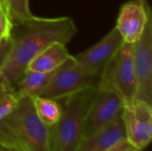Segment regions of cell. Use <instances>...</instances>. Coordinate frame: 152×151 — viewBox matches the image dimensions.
<instances>
[{
  "label": "cell",
  "instance_id": "cell-19",
  "mask_svg": "<svg viewBox=\"0 0 152 151\" xmlns=\"http://www.w3.org/2000/svg\"><path fill=\"white\" fill-rule=\"evenodd\" d=\"M105 151H141L136 149L131 142H129L126 138H122L110 146Z\"/></svg>",
  "mask_w": 152,
  "mask_h": 151
},
{
  "label": "cell",
  "instance_id": "cell-11",
  "mask_svg": "<svg viewBox=\"0 0 152 151\" xmlns=\"http://www.w3.org/2000/svg\"><path fill=\"white\" fill-rule=\"evenodd\" d=\"M122 138H126V133L121 115L103 129L83 138L76 151H105Z\"/></svg>",
  "mask_w": 152,
  "mask_h": 151
},
{
  "label": "cell",
  "instance_id": "cell-21",
  "mask_svg": "<svg viewBox=\"0 0 152 151\" xmlns=\"http://www.w3.org/2000/svg\"><path fill=\"white\" fill-rule=\"evenodd\" d=\"M0 6L7 14V0H0Z\"/></svg>",
  "mask_w": 152,
  "mask_h": 151
},
{
  "label": "cell",
  "instance_id": "cell-16",
  "mask_svg": "<svg viewBox=\"0 0 152 151\" xmlns=\"http://www.w3.org/2000/svg\"><path fill=\"white\" fill-rule=\"evenodd\" d=\"M19 99L7 83L0 84V123L14 109Z\"/></svg>",
  "mask_w": 152,
  "mask_h": 151
},
{
  "label": "cell",
  "instance_id": "cell-2",
  "mask_svg": "<svg viewBox=\"0 0 152 151\" xmlns=\"http://www.w3.org/2000/svg\"><path fill=\"white\" fill-rule=\"evenodd\" d=\"M98 86H91L62 100L61 115L51 127V151H76L83 139L85 120Z\"/></svg>",
  "mask_w": 152,
  "mask_h": 151
},
{
  "label": "cell",
  "instance_id": "cell-3",
  "mask_svg": "<svg viewBox=\"0 0 152 151\" xmlns=\"http://www.w3.org/2000/svg\"><path fill=\"white\" fill-rule=\"evenodd\" d=\"M0 124L28 151H51V127L38 117L31 97L19 99Z\"/></svg>",
  "mask_w": 152,
  "mask_h": 151
},
{
  "label": "cell",
  "instance_id": "cell-22",
  "mask_svg": "<svg viewBox=\"0 0 152 151\" xmlns=\"http://www.w3.org/2000/svg\"><path fill=\"white\" fill-rule=\"evenodd\" d=\"M4 37H5V36H3L2 34H0V42L4 39Z\"/></svg>",
  "mask_w": 152,
  "mask_h": 151
},
{
  "label": "cell",
  "instance_id": "cell-7",
  "mask_svg": "<svg viewBox=\"0 0 152 151\" xmlns=\"http://www.w3.org/2000/svg\"><path fill=\"white\" fill-rule=\"evenodd\" d=\"M122 119L126 139L139 150L148 147L152 139V105L135 100L124 107Z\"/></svg>",
  "mask_w": 152,
  "mask_h": 151
},
{
  "label": "cell",
  "instance_id": "cell-13",
  "mask_svg": "<svg viewBox=\"0 0 152 151\" xmlns=\"http://www.w3.org/2000/svg\"><path fill=\"white\" fill-rule=\"evenodd\" d=\"M53 72L44 73L27 69L14 86V93L18 99L26 96H37L47 85Z\"/></svg>",
  "mask_w": 152,
  "mask_h": 151
},
{
  "label": "cell",
  "instance_id": "cell-6",
  "mask_svg": "<svg viewBox=\"0 0 152 151\" xmlns=\"http://www.w3.org/2000/svg\"><path fill=\"white\" fill-rule=\"evenodd\" d=\"M124 107L116 93L98 88L86 117L83 138L94 134L116 120L122 115Z\"/></svg>",
  "mask_w": 152,
  "mask_h": 151
},
{
  "label": "cell",
  "instance_id": "cell-14",
  "mask_svg": "<svg viewBox=\"0 0 152 151\" xmlns=\"http://www.w3.org/2000/svg\"><path fill=\"white\" fill-rule=\"evenodd\" d=\"M35 110L41 121L49 127L53 126L61 115V105L56 100L41 96L31 97Z\"/></svg>",
  "mask_w": 152,
  "mask_h": 151
},
{
  "label": "cell",
  "instance_id": "cell-15",
  "mask_svg": "<svg viewBox=\"0 0 152 151\" xmlns=\"http://www.w3.org/2000/svg\"><path fill=\"white\" fill-rule=\"evenodd\" d=\"M7 16L12 25L31 19L28 0H7Z\"/></svg>",
  "mask_w": 152,
  "mask_h": 151
},
{
  "label": "cell",
  "instance_id": "cell-4",
  "mask_svg": "<svg viewBox=\"0 0 152 151\" xmlns=\"http://www.w3.org/2000/svg\"><path fill=\"white\" fill-rule=\"evenodd\" d=\"M99 89L116 93L125 106L136 100L137 77L134 62V44L124 43L102 69Z\"/></svg>",
  "mask_w": 152,
  "mask_h": 151
},
{
  "label": "cell",
  "instance_id": "cell-17",
  "mask_svg": "<svg viewBox=\"0 0 152 151\" xmlns=\"http://www.w3.org/2000/svg\"><path fill=\"white\" fill-rule=\"evenodd\" d=\"M0 151H28L0 124Z\"/></svg>",
  "mask_w": 152,
  "mask_h": 151
},
{
  "label": "cell",
  "instance_id": "cell-18",
  "mask_svg": "<svg viewBox=\"0 0 152 151\" xmlns=\"http://www.w3.org/2000/svg\"><path fill=\"white\" fill-rule=\"evenodd\" d=\"M12 47V41L11 36H5L0 42V69L5 64Z\"/></svg>",
  "mask_w": 152,
  "mask_h": 151
},
{
  "label": "cell",
  "instance_id": "cell-8",
  "mask_svg": "<svg viewBox=\"0 0 152 151\" xmlns=\"http://www.w3.org/2000/svg\"><path fill=\"white\" fill-rule=\"evenodd\" d=\"M134 62L137 77L136 100L152 105V18L134 44Z\"/></svg>",
  "mask_w": 152,
  "mask_h": 151
},
{
  "label": "cell",
  "instance_id": "cell-5",
  "mask_svg": "<svg viewBox=\"0 0 152 151\" xmlns=\"http://www.w3.org/2000/svg\"><path fill=\"white\" fill-rule=\"evenodd\" d=\"M102 72L79 63L71 55L54 70L49 83L37 96L56 101L62 100L88 87L97 85Z\"/></svg>",
  "mask_w": 152,
  "mask_h": 151
},
{
  "label": "cell",
  "instance_id": "cell-12",
  "mask_svg": "<svg viewBox=\"0 0 152 151\" xmlns=\"http://www.w3.org/2000/svg\"><path fill=\"white\" fill-rule=\"evenodd\" d=\"M70 56L65 44L55 42L37 54L30 61L28 69L39 72L50 73L56 70Z\"/></svg>",
  "mask_w": 152,
  "mask_h": 151
},
{
  "label": "cell",
  "instance_id": "cell-10",
  "mask_svg": "<svg viewBox=\"0 0 152 151\" xmlns=\"http://www.w3.org/2000/svg\"><path fill=\"white\" fill-rule=\"evenodd\" d=\"M123 44L124 41L121 35L117 28L114 27L100 42L87 50L74 55V58L83 65L102 71Z\"/></svg>",
  "mask_w": 152,
  "mask_h": 151
},
{
  "label": "cell",
  "instance_id": "cell-20",
  "mask_svg": "<svg viewBox=\"0 0 152 151\" xmlns=\"http://www.w3.org/2000/svg\"><path fill=\"white\" fill-rule=\"evenodd\" d=\"M12 23L5 13V12L0 6V34L4 36H9L11 33Z\"/></svg>",
  "mask_w": 152,
  "mask_h": 151
},
{
  "label": "cell",
  "instance_id": "cell-1",
  "mask_svg": "<svg viewBox=\"0 0 152 151\" xmlns=\"http://www.w3.org/2000/svg\"><path fill=\"white\" fill-rule=\"evenodd\" d=\"M77 34V26L69 17L31 19L12 25L10 36L12 47L10 55L0 69L5 82L14 86L23 76L30 61L50 44L69 43Z\"/></svg>",
  "mask_w": 152,
  "mask_h": 151
},
{
  "label": "cell",
  "instance_id": "cell-9",
  "mask_svg": "<svg viewBox=\"0 0 152 151\" xmlns=\"http://www.w3.org/2000/svg\"><path fill=\"white\" fill-rule=\"evenodd\" d=\"M151 18V9L147 0H130L121 6L115 27L124 43L134 44Z\"/></svg>",
  "mask_w": 152,
  "mask_h": 151
}]
</instances>
